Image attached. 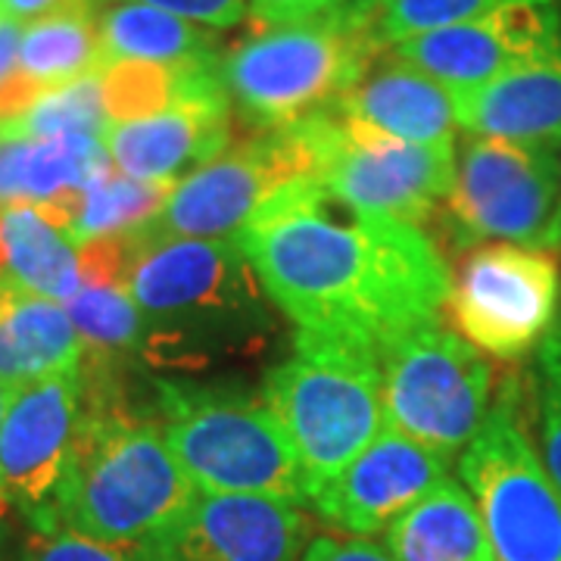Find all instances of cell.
Listing matches in <instances>:
<instances>
[{
    "mask_svg": "<svg viewBox=\"0 0 561 561\" xmlns=\"http://www.w3.org/2000/svg\"><path fill=\"white\" fill-rule=\"evenodd\" d=\"M172 187L175 184L131 179L116 165H110L84 187L76 219L69 225V238L81 247L88 241L140 231L160 216Z\"/></svg>",
    "mask_w": 561,
    "mask_h": 561,
    "instance_id": "cell-26",
    "label": "cell"
},
{
    "mask_svg": "<svg viewBox=\"0 0 561 561\" xmlns=\"http://www.w3.org/2000/svg\"><path fill=\"white\" fill-rule=\"evenodd\" d=\"M219 60L181 69L179 101L131 122H110L103 147L113 165L140 181L179 184L231 147V101Z\"/></svg>",
    "mask_w": 561,
    "mask_h": 561,
    "instance_id": "cell-13",
    "label": "cell"
},
{
    "mask_svg": "<svg viewBox=\"0 0 561 561\" xmlns=\"http://www.w3.org/2000/svg\"><path fill=\"white\" fill-rule=\"evenodd\" d=\"M98 32H101L103 66L116 60L191 66V62L221 57L213 28L135 0H116L103 7L98 13Z\"/></svg>",
    "mask_w": 561,
    "mask_h": 561,
    "instance_id": "cell-24",
    "label": "cell"
},
{
    "mask_svg": "<svg viewBox=\"0 0 561 561\" xmlns=\"http://www.w3.org/2000/svg\"><path fill=\"white\" fill-rule=\"evenodd\" d=\"M262 402L284 427L312 496L383 431L378 350L297 331L290 356L265 375Z\"/></svg>",
    "mask_w": 561,
    "mask_h": 561,
    "instance_id": "cell-4",
    "label": "cell"
},
{
    "mask_svg": "<svg viewBox=\"0 0 561 561\" xmlns=\"http://www.w3.org/2000/svg\"><path fill=\"white\" fill-rule=\"evenodd\" d=\"M316 540L302 505L265 496L197 493L160 534L140 542L150 561H300Z\"/></svg>",
    "mask_w": 561,
    "mask_h": 561,
    "instance_id": "cell-14",
    "label": "cell"
},
{
    "mask_svg": "<svg viewBox=\"0 0 561 561\" xmlns=\"http://www.w3.org/2000/svg\"><path fill=\"white\" fill-rule=\"evenodd\" d=\"M465 135L561 150V47L490 79L453 91Z\"/></svg>",
    "mask_w": 561,
    "mask_h": 561,
    "instance_id": "cell-18",
    "label": "cell"
},
{
    "mask_svg": "<svg viewBox=\"0 0 561 561\" xmlns=\"http://www.w3.org/2000/svg\"><path fill=\"white\" fill-rule=\"evenodd\" d=\"M20 22L0 16V81H7L16 72V57H20Z\"/></svg>",
    "mask_w": 561,
    "mask_h": 561,
    "instance_id": "cell-37",
    "label": "cell"
},
{
    "mask_svg": "<svg viewBox=\"0 0 561 561\" xmlns=\"http://www.w3.org/2000/svg\"><path fill=\"white\" fill-rule=\"evenodd\" d=\"M542 250H549V253H561V197H559V206H556V216H552V225H549V231H546Z\"/></svg>",
    "mask_w": 561,
    "mask_h": 561,
    "instance_id": "cell-39",
    "label": "cell"
},
{
    "mask_svg": "<svg viewBox=\"0 0 561 561\" xmlns=\"http://www.w3.org/2000/svg\"><path fill=\"white\" fill-rule=\"evenodd\" d=\"M84 359L66 306L0 278V381L13 390L76 375Z\"/></svg>",
    "mask_w": 561,
    "mask_h": 561,
    "instance_id": "cell-21",
    "label": "cell"
},
{
    "mask_svg": "<svg viewBox=\"0 0 561 561\" xmlns=\"http://www.w3.org/2000/svg\"><path fill=\"white\" fill-rule=\"evenodd\" d=\"M16 69L44 91L98 76L103 69L98 10H66L57 16L22 25Z\"/></svg>",
    "mask_w": 561,
    "mask_h": 561,
    "instance_id": "cell-25",
    "label": "cell"
},
{
    "mask_svg": "<svg viewBox=\"0 0 561 561\" xmlns=\"http://www.w3.org/2000/svg\"><path fill=\"white\" fill-rule=\"evenodd\" d=\"M459 478L474 500L496 561H561V493L522 419V387L505 381Z\"/></svg>",
    "mask_w": 561,
    "mask_h": 561,
    "instance_id": "cell-9",
    "label": "cell"
},
{
    "mask_svg": "<svg viewBox=\"0 0 561 561\" xmlns=\"http://www.w3.org/2000/svg\"><path fill=\"white\" fill-rule=\"evenodd\" d=\"M378 50L371 25L341 10L260 28L221 54L219 69L231 113L253 131H272L334 106L371 69Z\"/></svg>",
    "mask_w": 561,
    "mask_h": 561,
    "instance_id": "cell-6",
    "label": "cell"
},
{
    "mask_svg": "<svg viewBox=\"0 0 561 561\" xmlns=\"http://www.w3.org/2000/svg\"><path fill=\"white\" fill-rule=\"evenodd\" d=\"M383 427L456 459L493 405V368L440 319L405 328L378 346Z\"/></svg>",
    "mask_w": 561,
    "mask_h": 561,
    "instance_id": "cell-7",
    "label": "cell"
},
{
    "mask_svg": "<svg viewBox=\"0 0 561 561\" xmlns=\"http://www.w3.org/2000/svg\"><path fill=\"white\" fill-rule=\"evenodd\" d=\"M561 47L559 0H505L478 20L390 47L449 91H468Z\"/></svg>",
    "mask_w": 561,
    "mask_h": 561,
    "instance_id": "cell-15",
    "label": "cell"
},
{
    "mask_svg": "<svg viewBox=\"0 0 561 561\" xmlns=\"http://www.w3.org/2000/svg\"><path fill=\"white\" fill-rule=\"evenodd\" d=\"M446 309L474 350L493 359H522L559 319V260L540 247L483 243L459 265Z\"/></svg>",
    "mask_w": 561,
    "mask_h": 561,
    "instance_id": "cell-10",
    "label": "cell"
},
{
    "mask_svg": "<svg viewBox=\"0 0 561 561\" xmlns=\"http://www.w3.org/2000/svg\"><path fill=\"white\" fill-rule=\"evenodd\" d=\"M561 197V150L465 135L446 209L461 243L540 247Z\"/></svg>",
    "mask_w": 561,
    "mask_h": 561,
    "instance_id": "cell-11",
    "label": "cell"
},
{
    "mask_svg": "<svg viewBox=\"0 0 561 561\" xmlns=\"http://www.w3.org/2000/svg\"><path fill=\"white\" fill-rule=\"evenodd\" d=\"M346 7L350 0H247V16L260 28H275V25L324 20Z\"/></svg>",
    "mask_w": 561,
    "mask_h": 561,
    "instance_id": "cell-33",
    "label": "cell"
},
{
    "mask_svg": "<svg viewBox=\"0 0 561 561\" xmlns=\"http://www.w3.org/2000/svg\"><path fill=\"white\" fill-rule=\"evenodd\" d=\"M110 165L101 135L0 140V203H35L69 234L84 187Z\"/></svg>",
    "mask_w": 561,
    "mask_h": 561,
    "instance_id": "cell-20",
    "label": "cell"
},
{
    "mask_svg": "<svg viewBox=\"0 0 561 561\" xmlns=\"http://www.w3.org/2000/svg\"><path fill=\"white\" fill-rule=\"evenodd\" d=\"M66 312L84 343V359L122 362L144 346L147 321L125 284H81Z\"/></svg>",
    "mask_w": 561,
    "mask_h": 561,
    "instance_id": "cell-27",
    "label": "cell"
},
{
    "mask_svg": "<svg viewBox=\"0 0 561 561\" xmlns=\"http://www.w3.org/2000/svg\"><path fill=\"white\" fill-rule=\"evenodd\" d=\"M530 381L540 424V459L561 493V312L534 350Z\"/></svg>",
    "mask_w": 561,
    "mask_h": 561,
    "instance_id": "cell-31",
    "label": "cell"
},
{
    "mask_svg": "<svg viewBox=\"0 0 561 561\" xmlns=\"http://www.w3.org/2000/svg\"><path fill=\"white\" fill-rule=\"evenodd\" d=\"M20 561H150L135 542H106L72 530H32L22 542Z\"/></svg>",
    "mask_w": 561,
    "mask_h": 561,
    "instance_id": "cell-32",
    "label": "cell"
},
{
    "mask_svg": "<svg viewBox=\"0 0 561 561\" xmlns=\"http://www.w3.org/2000/svg\"><path fill=\"white\" fill-rule=\"evenodd\" d=\"M110 125L103 110L101 72L44 91L16 119L0 122V140H44L62 135H101Z\"/></svg>",
    "mask_w": 561,
    "mask_h": 561,
    "instance_id": "cell-28",
    "label": "cell"
},
{
    "mask_svg": "<svg viewBox=\"0 0 561 561\" xmlns=\"http://www.w3.org/2000/svg\"><path fill=\"white\" fill-rule=\"evenodd\" d=\"M300 561H393L383 546L359 537H316Z\"/></svg>",
    "mask_w": 561,
    "mask_h": 561,
    "instance_id": "cell-35",
    "label": "cell"
},
{
    "mask_svg": "<svg viewBox=\"0 0 561 561\" xmlns=\"http://www.w3.org/2000/svg\"><path fill=\"white\" fill-rule=\"evenodd\" d=\"M10 518H13V502L0 493V552H3V542L10 540Z\"/></svg>",
    "mask_w": 561,
    "mask_h": 561,
    "instance_id": "cell-40",
    "label": "cell"
},
{
    "mask_svg": "<svg viewBox=\"0 0 561 561\" xmlns=\"http://www.w3.org/2000/svg\"><path fill=\"white\" fill-rule=\"evenodd\" d=\"M81 419V381L60 375L13 393L0 424V493L35 522L54 500Z\"/></svg>",
    "mask_w": 561,
    "mask_h": 561,
    "instance_id": "cell-17",
    "label": "cell"
},
{
    "mask_svg": "<svg viewBox=\"0 0 561 561\" xmlns=\"http://www.w3.org/2000/svg\"><path fill=\"white\" fill-rule=\"evenodd\" d=\"M181 69L144 60H116L101 69L103 110L110 122L144 119L179 101Z\"/></svg>",
    "mask_w": 561,
    "mask_h": 561,
    "instance_id": "cell-29",
    "label": "cell"
},
{
    "mask_svg": "<svg viewBox=\"0 0 561 561\" xmlns=\"http://www.w3.org/2000/svg\"><path fill=\"white\" fill-rule=\"evenodd\" d=\"M502 3L505 0H387L381 13L371 20V35L378 47L390 50L402 41L478 20Z\"/></svg>",
    "mask_w": 561,
    "mask_h": 561,
    "instance_id": "cell-30",
    "label": "cell"
},
{
    "mask_svg": "<svg viewBox=\"0 0 561 561\" xmlns=\"http://www.w3.org/2000/svg\"><path fill=\"white\" fill-rule=\"evenodd\" d=\"M297 331L381 346L440 319L453 275L419 225L365 216L321 181H287L234 234Z\"/></svg>",
    "mask_w": 561,
    "mask_h": 561,
    "instance_id": "cell-1",
    "label": "cell"
},
{
    "mask_svg": "<svg viewBox=\"0 0 561 561\" xmlns=\"http://www.w3.org/2000/svg\"><path fill=\"white\" fill-rule=\"evenodd\" d=\"M106 3H116V0H106ZM135 3H150V7H160L169 10L181 20L197 22L206 28H234L247 20V0H135Z\"/></svg>",
    "mask_w": 561,
    "mask_h": 561,
    "instance_id": "cell-34",
    "label": "cell"
},
{
    "mask_svg": "<svg viewBox=\"0 0 561 561\" xmlns=\"http://www.w3.org/2000/svg\"><path fill=\"white\" fill-rule=\"evenodd\" d=\"M387 0H350V7H346V13L353 16L356 22H365V25H371V20L381 13V7Z\"/></svg>",
    "mask_w": 561,
    "mask_h": 561,
    "instance_id": "cell-38",
    "label": "cell"
},
{
    "mask_svg": "<svg viewBox=\"0 0 561 561\" xmlns=\"http://www.w3.org/2000/svg\"><path fill=\"white\" fill-rule=\"evenodd\" d=\"M13 387L7 381H0V424H3V415H7V409H10V400H13Z\"/></svg>",
    "mask_w": 561,
    "mask_h": 561,
    "instance_id": "cell-41",
    "label": "cell"
},
{
    "mask_svg": "<svg viewBox=\"0 0 561 561\" xmlns=\"http://www.w3.org/2000/svg\"><path fill=\"white\" fill-rule=\"evenodd\" d=\"M383 549L393 561H496L478 505L453 478L383 530Z\"/></svg>",
    "mask_w": 561,
    "mask_h": 561,
    "instance_id": "cell-22",
    "label": "cell"
},
{
    "mask_svg": "<svg viewBox=\"0 0 561 561\" xmlns=\"http://www.w3.org/2000/svg\"><path fill=\"white\" fill-rule=\"evenodd\" d=\"M116 362L81 359L79 434L62 481L32 530L140 546L172 524L197 496L165 446L160 421L122 400Z\"/></svg>",
    "mask_w": 561,
    "mask_h": 561,
    "instance_id": "cell-2",
    "label": "cell"
},
{
    "mask_svg": "<svg viewBox=\"0 0 561 561\" xmlns=\"http://www.w3.org/2000/svg\"><path fill=\"white\" fill-rule=\"evenodd\" d=\"M309 157V179L365 216L419 225L440 209L456 150H434L393 138L334 106L294 122Z\"/></svg>",
    "mask_w": 561,
    "mask_h": 561,
    "instance_id": "cell-8",
    "label": "cell"
},
{
    "mask_svg": "<svg viewBox=\"0 0 561 561\" xmlns=\"http://www.w3.org/2000/svg\"><path fill=\"white\" fill-rule=\"evenodd\" d=\"M125 287L147 321L140 356L160 368H201L260 346L268 331V297L234 238L131 231Z\"/></svg>",
    "mask_w": 561,
    "mask_h": 561,
    "instance_id": "cell-3",
    "label": "cell"
},
{
    "mask_svg": "<svg viewBox=\"0 0 561 561\" xmlns=\"http://www.w3.org/2000/svg\"><path fill=\"white\" fill-rule=\"evenodd\" d=\"M309 175V157L294 125L256 131L231 144L219 160L181 179L160 216L140 228L153 238H234L287 181Z\"/></svg>",
    "mask_w": 561,
    "mask_h": 561,
    "instance_id": "cell-12",
    "label": "cell"
},
{
    "mask_svg": "<svg viewBox=\"0 0 561 561\" xmlns=\"http://www.w3.org/2000/svg\"><path fill=\"white\" fill-rule=\"evenodd\" d=\"M3 278L25 290L66 302L79 294V247L35 203H0Z\"/></svg>",
    "mask_w": 561,
    "mask_h": 561,
    "instance_id": "cell-23",
    "label": "cell"
},
{
    "mask_svg": "<svg viewBox=\"0 0 561 561\" xmlns=\"http://www.w3.org/2000/svg\"><path fill=\"white\" fill-rule=\"evenodd\" d=\"M449 478V459L383 427L356 459L309 496L321 522L346 537L383 534L437 483Z\"/></svg>",
    "mask_w": 561,
    "mask_h": 561,
    "instance_id": "cell-16",
    "label": "cell"
},
{
    "mask_svg": "<svg viewBox=\"0 0 561 561\" xmlns=\"http://www.w3.org/2000/svg\"><path fill=\"white\" fill-rule=\"evenodd\" d=\"M94 3L98 0H0V16L20 22V25H32V22L57 16L66 10H84Z\"/></svg>",
    "mask_w": 561,
    "mask_h": 561,
    "instance_id": "cell-36",
    "label": "cell"
},
{
    "mask_svg": "<svg viewBox=\"0 0 561 561\" xmlns=\"http://www.w3.org/2000/svg\"><path fill=\"white\" fill-rule=\"evenodd\" d=\"M157 405L165 446L197 493L265 496L306 508L300 459L265 402L225 387L160 378Z\"/></svg>",
    "mask_w": 561,
    "mask_h": 561,
    "instance_id": "cell-5",
    "label": "cell"
},
{
    "mask_svg": "<svg viewBox=\"0 0 561 561\" xmlns=\"http://www.w3.org/2000/svg\"><path fill=\"white\" fill-rule=\"evenodd\" d=\"M337 110L409 144L456 150L459 122L453 91L393 50L371 62L359 84L337 101Z\"/></svg>",
    "mask_w": 561,
    "mask_h": 561,
    "instance_id": "cell-19",
    "label": "cell"
}]
</instances>
